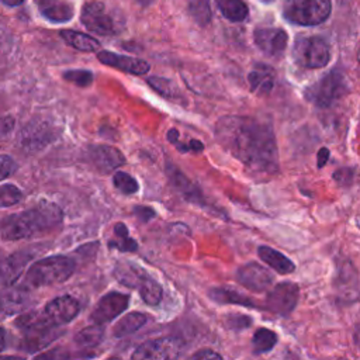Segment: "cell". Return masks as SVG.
<instances>
[{
	"mask_svg": "<svg viewBox=\"0 0 360 360\" xmlns=\"http://www.w3.org/2000/svg\"><path fill=\"white\" fill-rule=\"evenodd\" d=\"M217 142L249 172L271 176L280 167L273 125L252 115H224L214 128Z\"/></svg>",
	"mask_w": 360,
	"mask_h": 360,
	"instance_id": "cell-1",
	"label": "cell"
},
{
	"mask_svg": "<svg viewBox=\"0 0 360 360\" xmlns=\"http://www.w3.org/2000/svg\"><path fill=\"white\" fill-rule=\"evenodd\" d=\"M62 210L49 201L11 214L0 221V238L4 240H18L52 231L62 222Z\"/></svg>",
	"mask_w": 360,
	"mask_h": 360,
	"instance_id": "cell-2",
	"label": "cell"
},
{
	"mask_svg": "<svg viewBox=\"0 0 360 360\" xmlns=\"http://www.w3.org/2000/svg\"><path fill=\"white\" fill-rule=\"evenodd\" d=\"M75 271V262L63 255H53L34 262L24 277V287L38 288L66 281Z\"/></svg>",
	"mask_w": 360,
	"mask_h": 360,
	"instance_id": "cell-3",
	"label": "cell"
},
{
	"mask_svg": "<svg viewBox=\"0 0 360 360\" xmlns=\"http://www.w3.org/2000/svg\"><path fill=\"white\" fill-rule=\"evenodd\" d=\"M17 325L22 330L20 347L21 350H25L28 353H34L46 347L62 333V330L58 329L56 325H52L46 321L44 314L30 312L27 315H22L18 319Z\"/></svg>",
	"mask_w": 360,
	"mask_h": 360,
	"instance_id": "cell-4",
	"label": "cell"
},
{
	"mask_svg": "<svg viewBox=\"0 0 360 360\" xmlns=\"http://www.w3.org/2000/svg\"><path fill=\"white\" fill-rule=\"evenodd\" d=\"M349 93V82L339 69H332L305 89V98L315 107L328 108Z\"/></svg>",
	"mask_w": 360,
	"mask_h": 360,
	"instance_id": "cell-5",
	"label": "cell"
},
{
	"mask_svg": "<svg viewBox=\"0 0 360 360\" xmlns=\"http://www.w3.org/2000/svg\"><path fill=\"white\" fill-rule=\"evenodd\" d=\"M330 10V0H284L283 15L292 24L311 27L326 21Z\"/></svg>",
	"mask_w": 360,
	"mask_h": 360,
	"instance_id": "cell-6",
	"label": "cell"
},
{
	"mask_svg": "<svg viewBox=\"0 0 360 360\" xmlns=\"http://www.w3.org/2000/svg\"><path fill=\"white\" fill-rule=\"evenodd\" d=\"M294 62L305 69H319L330 60V46L322 37L298 38L292 46Z\"/></svg>",
	"mask_w": 360,
	"mask_h": 360,
	"instance_id": "cell-7",
	"label": "cell"
},
{
	"mask_svg": "<svg viewBox=\"0 0 360 360\" xmlns=\"http://www.w3.org/2000/svg\"><path fill=\"white\" fill-rule=\"evenodd\" d=\"M333 291L336 295V301L345 305L353 304L360 298L359 273L353 263L346 257L336 259Z\"/></svg>",
	"mask_w": 360,
	"mask_h": 360,
	"instance_id": "cell-8",
	"label": "cell"
},
{
	"mask_svg": "<svg viewBox=\"0 0 360 360\" xmlns=\"http://www.w3.org/2000/svg\"><path fill=\"white\" fill-rule=\"evenodd\" d=\"M300 288L297 284L291 281H284L276 284L271 290H269L266 297V309L271 314L287 316L290 315L298 302Z\"/></svg>",
	"mask_w": 360,
	"mask_h": 360,
	"instance_id": "cell-9",
	"label": "cell"
},
{
	"mask_svg": "<svg viewBox=\"0 0 360 360\" xmlns=\"http://www.w3.org/2000/svg\"><path fill=\"white\" fill-rule=\"evenodd\" d=\"M80 21L89 31L98 35H112L117 32L114 20L105 13L104 4L100 1L84 3Z\"/></svg>",
	"mask_w": 360,
	"mask_h": 360,
	"instance_id": "cell-10",
	"label": "cell"
},
{
	"mask_svg": "<svg viewBox=\"0 0 360 360\" xmlns=\"http://www.w3.org/2000/svg\"><path fill=\"white\" fill-rule=\"evenodd\" d=\"M236 280L253 292H264L273 285L274 276L264 266L256 262H249L236 270Z\"/></svg>",
	"mask_w": 360,
	"mask_h": 360,
	"instance_id": "cell-11",
	"label": "cell"
},
{
	"mask_svg": "<svg viewBox=\"0 0 360 360\" xmlns=\"http://www.w3.org/2000/svg\"><path fill=\"white\" fill-rule=\"evenodd\" d=\"M128 304H129L128 294L111 291L100 298V301L91 311L90 319L93 323H98V325L107 323L114 318H117L118 315H121L128 308Z\"/></svg>",
	"mask_w": 360,
	"mask_h": 360,
	"instance_id": "cell-12",
	"label": "cell"
},
{
	"mask_svg": "<svg viewBox=\"0 0 360 360\" xmlns=\"http://www.w3.org/2000/svg\"><path fill=\"white\" fill-rule=\"evenodd\" d=\"M180 342L170 338H159L141 343L132 353V359H176L180 356Z\"/></svg>",
	"mask_w": 360,
	"mask_h": 360,
	"instance_id": "cell-13",
	"label": "cell"
},
{
	"mask_svg": "<svg viewBox=\"0 0 360 360\" xmlns=\"http://www.w3.org/2000/svg\"><path fill=\"white\" fill-rule=\"evenodd\" d=\"M80 311V304L76 298L72 295H62L51 300L42 314L46 318V321L52 325L60 326L70 321H73Z\"/></svg>",
	"mask_w": 360,
	"mask_h": 360,
	"instance_id": "cell-14",
	"label": "cell"
},
{
	"mask_svg": "<svg viewBox=\"0 0 360 360\" xmlns=\"http://www.w3.org/2000/svg\"><path fill=\"white\" fill-rule=\"evenodd\" d=\"M257 48L267 56H280L288 44V35L281 28H257L253 32Z\"/></svg>",
	"mask_w": 360,
	"mask_h": 360,
	"instance_id": "cell-15",
	"label": "cell"
},
{
	"mask_svg": "<svg viewBox=\"0 0 360 360\" xmlns=\"http://www.w3.org/2000/svg\"><path fill=\"white\" fill-rule=\"evenodd\" d=\"M87 159L103 173H110L125 163V156L121 150L108 145H91L87 149Z\"/></svg>",
	"mask_w": 360,
	"mask_h": 360,
	"instance_id": "cell-16",
	"label": "cell"
},
{
	"mask_svg": "<svg viewBox=\"0 0 360 360\" xmlns=\"http://www.w3.org/2000/svg\"><path fill=\"white\" fill-rule=\"evenodd\" d=\"M97 58L101 63L111 66L114 69L131 73V75H145L149 72L150 66L146 60L139 59V58H134V56H127V55H120L111 51H100L97 53Z\"/></svg>",
	"mask_w": 360,
	"mask_h": 360,
	"instance_id": "cell-17",
	"label": "cell"
},
{
	"mask_svg": "<svg viewBox=\"0 0 360 360\" xmlns=\"http://www.w3.org/2000/svg\"><path fill=\"white\" fill-rule=\"evenodd\" d=\"M248 83L252 93L257 96H267L274 87L276 72L270 65L256 63L248 75Z\"/></svg>",
	"mask_w": 360,
	"mask_h": 360,
	"instance_id": "cell-18",
	"label": "cell"
},
{
	"mask_svg": "<svg viewBox=\"0 0 360 360\" xmlns=\"http://www.w3.org/2000/svg\"><path fill=\"white\" fill-rule=\"evenodd\" d=\"M30 257L31 255L27 250H21L0 260V283H14L21 276Z\"/></svg>",
	"mask_w": 360,
	"mask_h": 360,
	"instance_id": "cell-19",
	"label": "cell"
},
{
	"mask_svg": "<svg viewBox=\"0 0 360 360\" xmlns=\"http://www.w3.org/2000/svg\"><path fill=\"white\" fill-rule=\"evenodd\" d=\"M30 302V294L27 287H8L0 292V309L8 315L18 314L25 309Z\"/></svg>",
	"mask_w": 360,
	"mask_h": 360,
	"instance_id": "cell-20",
	"label": "cell"
},
{
	"mask_svg": "<svg viewBox=\"0 0 360 360\" xmlns=\"http://www.w3.org/2000/svg\"><path fill=\"white\" fill-rule=\"evenodd\" d=\"M41 14L52 22H68L73 17L75 8L66 0H37Z\"/></svg>",
	"mask_w": 360,
	"mask_h": 360,
	"instance_id": "cell-21",
	"label": "cell"
},
{
	"mask_svg": "<svg viewBox=\"0 0 360 360\" xmlns=\"http://www.w3.org/2000/svg\"><path fill=\"white\" fill-rule=\"evenodd\" d=\"M167 176L172 181V184L183 194V197L188 201H193L194 204L205 205L201 191L173 165H167Z\"/></svg>",
	"mask_w": 360,
	"mask_h": 360,
	"instance_id": "cell-22",
	"label": "cell"
},
{
	"mask_svg": "<svg viewBox=\"0 0 360 360\" xmlns=\"http://www.w3.org/2000/svg\"><path fill=\"white\" fill-rule=\"evenodd\" d=\"M149 274L139 266L129 262H120L114 267V277L125 287L139 288Z\"/></svg>",
	"mask_w": 360,
	"mask_h": 360,
	"instance_id": "cell-23",
	"label": "cell"
},
{
	"mask_svg": "<svg viewBox=\"0 0 360 360\" xmlns=\"http://www.w3.org/2000/svg\"><path fill=\"white\" fill-rule=\"evenodd\" d=\"M257 256L269 266L271 267L274 271L280 273V274H290L295 270V264L281 252L262 245L257 248Z\"/></svg>",
	"mask_w": 360,
	"mask_h": 360,
	"instance_id": "cell-24",
	"label": "cell"
},
{
	"mask_svg": "<svg viewBox=\"0 0 360 360\" xmlns=\"http://www.w3.org/2000/svg\"><path fill=\"white\" fill-rule=\"evenodd\" d=\"M208 297L218 304H233L246 308H259V305L252 298L231 287H214L208 291Z\"/></svg>",
	"mask_w": 360,
	"mask_h": 360,
	"instance_id": "cell-25",
	"label": "cell"
},
{
	"mask_svg": "<svg viewBox=\"0 0 360 360\" xmlns=\"http://www.w3.org/2000/svg\"><path fill=\"white\" fill-rule=\"evenodd\" d=\"M148 318L143 312H129L127 315H124L122 318L118 319V322L114 325L112 328V336L114 338H125L136 330H139L145 323H146Z\"/></svg>",
	"mask_w": 360,
	"mask_h": 360,
	"instance_id": "cell-26",
	"label": "cell"
},
{
	"mask_svg": "<svg viewBox=\"0 0 360 360\" xmlns=\"http://www.w3.org/2000/svg\"><path fill=\"white\" fill-rule=\"evenodd\" d=\"M60 37L68 45L82 52H96L100 48V42L96 38L79 31L63 30L60 31Z\"/></svg>",
	"mask_w": 360,
	"mask_h": 360,
	"instance_id": "cell-27",
	"label": "cell"
},
{
	"mask_svg": "<svg viewBox=\"0 0 360 360\" xmlns=\"http://www.w3.org/2000/svg\"><path fill=\"white\" fill-rule=\"evenodd\" d=\"M218 7L222 15L233 22L243 21L249 14V8L243 0H218Z\"/></svg>",
	"mask_w": 360,
	"mask_h": 360,
	"instance_id": "cell-28",
	"label": "cell"
},
{
	"mask_svg": "<svg viewBox=\"0 0 360 360\" xmlns=\"http://www.w3.org/2000/svg\"><path fill=\"white\" fill-rule=\"evenodd\" d=\"M104 328L98 323L87 326L75 335V343L80 347H94L103 342Z\"/></svg>",
	"mask_w": 360,
	"mask_h": 360,
	"instance_id": "cell-29",
	"label": "cell"
},
{
	"mask_svg": "<svg viewBox=\"0 0 360 360\" xmlns=\"http://www.w3.org/2000/svg\"><path fill=\"white\" fill-rule=\"evenodd\" d=\"M278 342V338L276 332L267 329V328H259L252 338V347L256 354L267 353L270 352Z\"/></svg>",
	"mask_w": 360,
	"mask_h": 360,
	"instance_id": "cell-30",
	"label": "cell"
},
{
	"mask_svg": "<svg viewBox=\"0 0 360 360\" xmlns=\"http://www.w3.org/2000/svg\"><path fill=\"white\" fill-rule=\"evenodd\" d=\"M111 248L118 249L120 252H135L138 249L136 240L129 236V232L125 224L118 222L114 225V238L108 243Z\"/></svg>",
	"mask_w": 360,
	"mask_h": 360,
	"instance_id": "cell-31",
	"label": "cell"
},
{
	"mask_svg": "<svg viewBox=\"0 0 360 360\" xmlns=\"http://www.w3.org/2000/svg\"><path fill=\"white\" fill-rule=\"evenodd\" d=\"M139 295L148 305H158L163 297V290L160 284L153 280L150 276H148L143 283L139 285Z\"/></svg>",
	"mask_w": 360,
	"mask_h": 360,
	"instance_id": "cell-32",
	"label": "cell"
},
{
	"mask_svg": "<svg viewBox=\"0 0 360 360\" xmlns=\"http://www.w3.org/2000/svg\"><path fill=\"white\" fill-rule=\"evenodd\" d=\"M188 11L200 25H207L211 20L210 0H188Z\"/></svg>",
	"mask_w": 360,
	"mask_h": 360,
	"instance_id": "cell-33",
	"label": "cell"
},
{
	"mask_svg": "<svg viewBox=\"0 0 360 360\" xmlns=\"http://www.w3.org/2000/svg\"><path fill=\"white\" fill-rule=\"evenodd\" d=\"M148 84L158 91L160 96L166 97V98H174L179 96V89L177 86L165 77H158V76H152L148 79Z\"/></svg>",
	"mask_w": 360,
	"mask_h": 360,
	"instance_id": "cell-34",
	"label": "cell"
},
{
	"mask_svg": "<svg viewBox=\"0 0 360 360\" xmlns=\"http://www.w3.org/2000/svg\"><path fill=\"white\" fill-rule=\"evenodd\" d=\"M24 198L22 191L14 184H3L0 186V208L13 207L21 202Z\"/></svg>",
	"mask_w": 360,
	"mask_h": 360,
	"instance_id": "cell-35",
	"label": "cell"
},
{
	"mask_svg": "<svg viewBox=\"0 0 360 360\" xmlns=\"http://www.w3.org/2000/svg\"><path fill=\"white\" fill-rule=\"evenodd\" d=\"M112 183L114 187L124 194H135L139 190L138 181L125 172H115L112 176Z\"/></svg>",
	"mask_w": 360,
	"mask_h": 360,
	"instance_id": "cell-36",
	"label": "cell"
},
{
	"mask_svg": "<svg viewBox=\"0 0 360 360\" xmlns=\"http://www.w3.org/2000/svg\"><path fill=\"white\" fill-rule=\"evenodd\" d=\"M63 79L75 83L79 87H87L93 83V73L90 70H84V69H73V70H66L63 73Z\"/></svg>",
	"mask_w": 360,
	"mask_h": 360,
	"instance_id": "cell-37",
	"label": "cell"
},
{
	"mask_svg": "<svg viewBox=\"0 0 360 360\" xmlns=\"http://www.w3.org/2000/svg\"><path fill=\"white\" fill-rule=\"evenodd\" d=\"M225 322H226V326L229 329L240 330V329L249 328L250 323H252V319L246 315H242V314H228Z\"/></svg>",
	"mask_w": 360,
	"mask_h": 360,
	"instance_id": "cell-38",
	"label": "cell"
},
{
	"mask_svg": "<svg viewBox=\"0 0 360 360\" xmlns=\"http://www.w3.org/2000/svg\"><path fill=\"white\" fill-rule=\"evenodd\" d=\"M17 170V163L8 155H0V181L10 177Z\"/></svg>",
	"mask_w": 360,
	"mask_h": 360,
	"instance_id": "cell-39",
	"label": "cell"
},
{
	"mask_svg": "<svg viewBox=\"0 0 360 360\" xmlns=\"http://www.w3.org/2000/svg\"><path fill=\"white\" fill-rule=\"evenodd\" d=\"M332 177L339 186H349L353 181L354 170L352 167H340L332 174Z\"/></svg>",
	"mask_w": 360,
	"mask_h": 360,
	"instance_id": "cell-40",
	"label": "cell"
},
{
	"mask_svg": "<svg viewBox=\"0 0 360 360\" xmlns=\"http://www.w3.org/2000/svg\"><path fill=\"white\" fill-rule=\"evenodd\" d=\"M134 215L141 219L142 222H148L149 219H152L155 217V211L150 207H145V205H138L134 207Z\"/></svg>",
	"mask_w": 360,
	"mask_h": 360,
	"instance_id": "cell-41",
	"label": "cell"
},
{
	"mask_svg": "<svg viewBox=\"0 0 360 360\" xmlns=\"http://www.w3.org/2000/svg\"><path fill=\"white\" fill-rule=\"evenodd\" d=\"M191 359H198V360H208V359H222V356L211 349H201L191 354Z\"/></svg>",
	"mask_w": 360,
	"mask_h": 360,
	"instance_id": "cell-42",
	"label": "cell"
},
{
	"mask_svg": "<svg viewBox=\"0 0 360 360\" xmlns=\"http://www.w3.org/2000/svg\"><path fill=\"white\" fill-rule=\"evenodd\" d=\"M316 156H318V167L321 169V167H323L325 165H326V162L329 160V149H326V148H321L319 150H318V153H316Z\"/></svg>",
	"mask_w": 360,
	"mask_h": 360,
	"instance_id": "cell-43",
	"label": "cell"
},
{
	"mask_svg": "<svg viewBox=\"0 0 360 360\" xmlns=\"http://www.w3.org/2000/svg\"><path fill=\"white\" fill-rule=\"evenodd\" d=\"M6 347V332L3 328H0V352H3Z\"/></svg>",
	"mask_w": 360,
	"mask_h": 360,
	"instance_id": "cell-44",
	"label": "cell"
},
{
	"mask_svg": "<svg viewBox=\"0 0 360 360\" xmlns=\"http://www.w3.org/2000/svg\"><path fill=\"white\" fill-rule=\"evenodd\" d=\"M24 0H1L3 4L8 6V7H15V6H20Z\"/></svg>",
	"mask_w": 360,
	"mask_h": 360,
	"instance_id": "cell-45",
	"label": "cell"
},
{
	"mask_svg": "<svg viewBox=\"0 0 360 360\" xmlns=\"http://www.w3.org/2000/svg\"><path fill=\"white\" fill-rule=\"evenodd\" d=\"M141 6H149L150 3H153V0H136Z\"/></svg>",
	"mask_w": 360,
	"mask_h": 360,
	"instance_id": "cell-46",
	"label": "cell"
},
{
	"mask_svg": "<svg viewBox=\"0 0 360 360\" xmlns=\"http://www.w3.org/2000/svg\"><path fill=\"white\" fill-rule=\"evenodd\" d=\"M263 1H270V0H263Z\"/></svg>",
	"mask_w": 360,
	"mask_h": 360,
	"instance_id": "cell-47",
	"label": "cell"
},
{
	"mask_svg": "<svg viewBox=\"0 0 360 360\" xmlns=\"http://www.w3.org/2000/svg\"><path fill=\"white\" fill-rule=\"evenodd\" d=\"M0 312H1V309H0Z\"/></svg>",
	"mask_w": 360,
	"mask_h": 360,
	"instance_id": "cell-48",
	"label": "cell"
}]
</instances>
